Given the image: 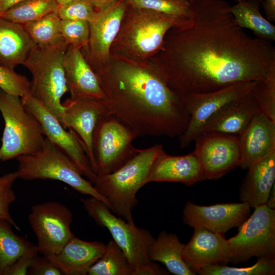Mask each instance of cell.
<instances>
[{"instance_id":"3957f363","label":"cell","mask_w":275,"mask_h":275,"mask_svg":"<svg viewBox=\"0 0 275 275\" xmlns=\"http://www.w3.org/2000/svg\"><path fill=\"white\" fill-rule=\"evenodd\" d=\"M162 150L160 144L138 149L125 163L114 172L97 175L93 184L107 200L111 211L129 223L134 224L132 210L138 203L136 194L146 184L151 166Z\"/></svg>"},{"instance_id":"ab89813d","label":"cell","mask_w":275,"mask_h":275,"mask_svg":"<svg viewBox=\"0 0 275 275\" xmlns=\"http://www.w3.org/2000/svg\"><path fill=\"white\" fill-rule=\"evenodd\" d=\"M38 254L37 249L21 256L3 272V275H26L34 257Z\"/></svg>"},{"instance_id":"f6af8a7d","label":"cell","mask_w":275,"mask_h":275,"mask_svg":"<svg viewBox=\"0 0 275 275\" xmlns=\"http://www.w3.org/2000/svg\"><path fill=\"white\" fill-rule=\"evenodd\" d=\"M266 205L270 208L275 209V184L273 185Z\"/></svg>"},{"instance_id":"44dd1931","label":"cell","mask_w":275,"mask_h":275,"mask_svg":"<svg viewBox=\"0 0 275 275\" xmlns=\"http://www.w3.org/2000/svg\"><path fill=\"white\" fill-rule=\"evenodd\" d=\"M202 180L201 166L195 150L185 155L173 156L163 149L151 166L146 184L166 181L190 186Z\"/></svg>"},{"instance_id":"5b68a950","label":"cell","mask_w":275,"mask_h":275,"mask_svg":"<svg viewBox=\"0 0 275 275\" xmlns=\"http://www.w3.org/2000/svg\"><path fill=\"white\" fill-rule=\"evenodd\" d=\"M68 46L64 40L49 46L36 45L23 64L32 76V80L30 81V95L40 102L62 125L63 107L61 99L68 91L64 60Z\"/></svg>"},{"instance_id":"603a6c76","label":"cell","mask_w":275,"mask_h":275,"mask_svg":"<svg viewBox=\"0 0 275 275\" xmlns=\"http://www.w3.org/2000/svg\"><path fill=\"white\" fill-rule=\"evenodd\" d=\"M105 248V244L102 242L85 241L74 235L58 253L47 257L63 274L86 275L101 257Z\"/></svg>"},{"instance_id":"ee69618b","label":"cell","mask_w":275,"mask_h":275,"mask_svg":"<svg viewBox=\"0 0 275 275\" xmlns=\"http://www.w3.org/2000/svg\"><path fill=\"white\" fill-rule=\"evenodd\" d=\"M117 0H91L96 9L100 10Z\"/></svg>"},{"instance_id":"30bf717a","label":"cell","mask_w":275,"mask_h":275,"mask_svg":"<svg viewBox=\"0 0 275 275\" xmlns=\"http://www.w3.org/2000/svg\"><path fill=\"white\" fill-rule=\"evenodd\" d=\"M238 228V233L228 239L230 262H246L254 257L275 258V209L266 204L257 206Z\"/></svg>"},{"instance_id":"b9f144b4","label":"cell","mask_w":275,"mask_h":275,"mask_svg":"<svg viewBox=\"0 0 275 275\" xmlns=\"http://www.w3.org/2000/svg\"><path fill=\"white\" fill-rule=\"evenodd\" d=\"M264 12L267 19L270 21H275V0L262 1Z\"/></svg>"},{"instance_id":"83f0119b","label":"cell","mask_w":275,"mask_h":275,"mask_svg":"<svg viewBox=\"0 0 275 275\" xmlns=\"http://www.w3.org/2000/svg\"><path fill=\"white\" fill-rule=\"evenodd\" d=\"M12 225L0 219V275L23 255L37 249L36 245L16 235Z\"/></svg>"},{"instance_id":"f1b7e54d","label":"cell","mask_w":275,"mask_h":275,"mask_svg":"<svg viewBox=\"0 0 275 275\" xmlns=\"http://www.w3.org/2000/svg\"><path fill=\"white\" fill-rule=\"evenodd\" d=\"M133 269L123 252L113 239L105 244L101 257L90 268L88 275H133Z\"/></svg>"},{"instance_id":"d4e9b609","label":"cell","mask_w":275,"mask_h":275,"mask_svg":"<svg viewBox=\"0 0 275 275\" xmlns=\"http://www.w3.org/2000/svg\"><path fill=\"white\" fill-rule=\"evenodd\" d=\"M36 45L22 24L0 17V64L13 69L23 65Z\"/></svg>"},{"instance_id":"d6a6232c","label":"cell","mask_w":275,"mask_h":275,"mask_svg":"<svg viewBox=\"0 0 275 275\" xmlns=\"http://www.w3.org/2000/svg\"><path fill=\"white\" fill-rule=\"evenodd\" d=\"M128 7L155 11L185 20L189 15V3L183 0H126Z\"/></svg>"},{"instance_id":"4fadbf2b","label":"cell","mask_w":275,"mask_h":275,"mask_svg":"<svg viewBox=\"0 0 275 275\" xmlns=\"http://www.w3.org/2000/svg\"><path fill=\"white\" fill-rule=\"evenodd\" d=\"M194 142V150L201 166L204 180L218 179L241 163L239 135L203 133Z\"/></svg>"},{"instance_id":"d6986e66","label":"cell","mask_w":275,"mask_h":275,"mask_svg":"<svg viewBox=\"0 0 275 275\" xmlns=\"http://www.w3.org/2000/svg\"><path fill=\"white\" fill-rule=\"evenodd\" d=\"M62 105L63 125L65 128L73 129L79 135L91 168L95 172L93 134L98 119L108 111L102 101L92 99H68L62 103Z\"/></svg>"},{"instance_id":"bcb514c9","label":"cell","mask_w":275,"mask_h":275,"mask_svg":"<svg viewBox=\"0 0 275 275\" xmlns=\"http://www.w3.org/2000/svg\"><path fill=\"white\" fill-rule=\"evenodd\" d=\"M56 2L58 4L59 6L63 5L68 3H70L74 0H55Z\"/></svg>"},{"instance_id":"4316f807","label":"cell","mask_w":275,"mask_h":275,"mask_svg":"<svg viewBox=\"0 0 275 275\" xmlns=\"http://www.w3.org/2000/svg\"><path fill=\"white\" fill-rule=\"evenodd\" d=\"M259 4L245 0L231 6L230 11L237 25L253 31L258 38L275 41V25L261 14Z\"/></svg>"},{"instance_id":"8fae6325","label":"cell","mask_w":275,"mask_h":275,"mask_svg":"<svg viewBox=\"0 0 275 275\" xmlns=\"http://www.w3.org/2000/svg\"><path fill=\"white\" fill-rule=\"evenodd\" d=\"M29 221L37 239L38 252L41 255L57 254L74 236L70 229L72 213L57 202L33 205Z\"/></svg>"},{"instance_id":"7a4b0ae2","label":"cell","mask_w":275,"mask_h":275,"mask_svg":"<svg viewBox=\"0 0 275 275\" xmlns=\"http://www.w3.org/2000/svg\"><path fill=\"white\" fill-rule=\"evenodd\" d=\"M111 55L93 69L105 95L108 112L138 136H180L189 114L182 96L172 90L153 64Z\"/></svg>"},{"instance_id":"f35d334b","label":"cell","mask_w":275,"mask_h":275,"mask_svg":"<svg viewBox=\"0 0 275 275\" xmlns=\"http://www.w3.org/2000/svg\"><path fill=\"white\" fill-rule=\"evenodd\" d=\"M28 274L31 275H62L60 269L47 257L38 254L34 257Z\"/></svg>"},{"instance_id":"e0dca14e","label":"cell","mask_w":275,"mask_h":275,"mask_svg":"<svg viewBox=\"0 0 275 275\" xmlns=\"http://www.w3.org/2000/svg\"><path fill=\"white\" fill-rule=\"evenodd\" d=\"M182 257L197 274L206 267L227 265L231 261V251L224 235L195 228L190 240L185 244Z\"/></svg>"},{"instance_id":"ffe728a7","label":"cell","mask_w":275,"mask_h":275,"mask_svg":"<svg viewBox=\"0 0 275 275\" xmlns=\"http://www.w3.org/2000/svg\"><path fill=\"white\" fill-rule=\"evenodd\" d=\"M252 91L224 106L205 124L200 134L221 133L240 135L261 112Z\"/></svg>"},{"instance_id":"484cf974","label":"cell","mask_w":275,"mask_h":275,"mask_svg":"<svg viewBox=\"0 0 275 275\" xmlns=\"http://www.w3.org/2000/svg\"><path fill=\"white\" fill-rule=\"evenodd\" d=\"M184 246L176 234L162 231L149 249V258L151 261L162 263L170 272L174 274H196L183 259Z\"/></svg>"},{"instance_id":"9a60e30c","label":"cell","mask_w":275,"mask_h":275,"mask_svg":"<svg viewBox=\"0 0 275 275\" xmlns=\"http://www.w3.org/2000/svg\"><path fill=\"white\" fill-rule=\"evenodd\" d=\"M128 9L126 0H117L99 10L89 22L90 36L85 57L93 69L105 65L109 60L112 46Z\"/></svg>"},{"instance_id":"836d02e7","label":"cell","mask_w":275,"mask_h":275,"mask_svg":"<svg viewBox=\"0 0 275 275\" xmlns=\"http://www.w3.org/2000/svg\"><path fill=\"white\" fill-rule=\"evenodd\" d=\"M252 91L261 112L275 121V62L270 65L266 77L256 81Z\"/></svg>"},{"instance_id":"cb8c5ba5","label":"cell","mask_w":275,"mask_h":275,"mask_svg":"<svg viewBox=\"0 0 275 275\" xmlns=\"http://www.w3.org/2000/svg\"><path fill=\"white\" fill-rule=\"evenodd\" d=\"M239 189V199L251 207L265 205L275 181V151L248 169Z\"/></svg>"},{"instance_id":"4dcf8cb0","label":"cell","mask_w":275,"mask_h":275,"mask_svg":"<svg viewBox=\"0 0 275 275\" xmlns=\"http://www.w3.org/2000/svg\"><path fill=\"white\" fill-rule=\"evenodd\" d=\"M61 20L57 11L22 25L36 45L49 46L64 40L60 32Z\"/></svg>"},{"instance_id":"74e56055","label":"cell","mask_w":275,"mask_h":275,"mask_svg":"<svg viewBox=\"0 0 275 275\" xmlns=\"http://www.w3.org/2000/svg\"><path fill=\"white\" fill-rule=\"evenodd\" d=\"M17 178L16 171L0 176V219L7 221L19 231V227L12 217L9 211L10 205L16 200L13 185Z\"/></svg>"},{"instance_id":"8d00e7d4","label":"cell","mask_w":275,"mask_h":275,"mask_svg":"<svg viewBox=\"0 0 275 275\" xmlns=\"http://www.w3.org/2000/svg\"><path fill=\"white\" fill-rule=\"evenodd\" d=\"M98 11L91 0H74L60 5L58 9L61 20L92 21Z\"/></svg>"},{"instance_id":"7402d4cb","label":"cell","mask_w":275,"mask_h":275,"mask_svg":"<svg viewBox=\"0 0 275 275\" xmlns=\"http://www.w3.org/2000/svg\"><path fill=\"white\" fill-rule=\"evenodd\" d=\"M239 138L242 154L239 167L245 170L275 151V121L260 112Z\"/></svg>"},{"instance_id":"60d3db41","label":"cell","mask_w":275,"mask_h":275,"mask_svg":"<svg viewBox=\"0 0 275 275\" xmlns=\"http://www.w3.org/2000/svg\"><path fill=\"white\" fill-rule=\"evenodd\" d=\"M168 272L158 265L151 261L136 271L134 275H163L168 274Z\"/></svg>"},{"instance_id":"d590c367","label":"cell","mask_w":275,"mask_h":275,"mask_svg":"<svg viewBox=\"0 0 275 275\" xmlns=\"http://www.w3.org/2000/svg\"><path fill=\"white\" fill-rule=\"evenodd\" d=\"M31 82L14 69L0 64V89L10 94L22 98L30 94Z\"/></svg>"},{"instance_id":"7c38bea8","label":"cell","mask_w":275,"mask_h":275,"mask_svg":"<svg viewBox=\"0 0 275 275\" xmlns=\"http://www.w3.org/2000/svg\"><path fill=\"white\" fill-rule=\"evenodd\" d=\"M256 81L238 82L209 93L183 95L190 118L186 129L179 137L180 147L189 146L215 114L229 102L251 92Z\"/></svg>"},{"instance_id":"e575fe53","label":"cell","mask_w":275,"mask_h":275,"mask_svg":"<svg viewBox=\"0 0 275 275\" xmlns=\"http://www.w3.org/2000/svg\"><path fill=\"white\" fill-rule=\"evenodd\" d=\"M60 32L62 38L69 45L80 49L87 46L90 36L89 22L61 20Z\"/></svg>"},{"instance_id":"5bb4252c","label":"cell","mask_w":275,"mask_h":275,"mask_svg":"<svg viewBox=\"0 0 275 275\" xmlns=\"http://www.w3.org/2000/svg\"><path fill=\"white\" fill-rule=\"evenodd\" d=\"M26 108L40 122L44 135L67 155L92 183L96 178L82 142L72 131H68L59 121L30 94L21 98Z\"/></svg>"},{"instance_id":"c3c4849f","label":"cell","mask_w":275,"mask_h":275,"mask_svg":"<svg viewBox=\"0 0 275 275\" xmlns=\"http://www.w3.org/2000/svg\"><path fill=\"white\" fill-rule=\"evenodd\" d=\"M183 1H184L190 3V2H193V1H197V0H183Z\"/></svg>"},{"instance_id":"681fc988","label":"cell","mask_w":275,"mask_h":275,"mask_svg":"<svg viewBox=\"0 0 275 275\" xmlns=\"http://www.w3.org/2000/svg\"><path fill=\"white\" fill-rule=\"evenodd\" d=\"M234 1L236 2V3H237V2H241V1H243L245 0H234Z\"/></svg>"},{"instance_id":"ba28073f","label":"cell","mask_w":275,"mask_h":275,"mask_svg":"<svg viewBox=\"0 0 275 275\" xmlns=\"http://www.w3.org/2000/svg\"><path fill=\"white\" fill-rule=\"evenodd\" d=\"M81 201L89 216L111 233L132 267L133 275L151 261L148 250L155 238L148 230L117 216L105 203L94 197L81 199Z\"/></svg>"},{"instance_id":"2e32d148","label":"cell","mask_w":275,"mask_h":275,"mask_svg":"<svg viewBox=\"0 0 275 275\" xmlns=\"http://www.w3.org/2000/svg\"><path fill=\"white\" fill-rule=\"evenodd\" d=\"M251 207L246 203L198 205L187 201L183 211V222L190 227L201 228L223 235L240 226L250 216Z\"/></svg>"},{"instance_id":"6da1fadb","label":"cell","mask_w":275,"mask_h":275,"mask_svg":"<svg viewBox=\"0 0 275 275\" xmlns=\"http://www.w3.org/2000/svg\"><path fill=\"white\" fill-rule=\"evenodd\" d=\"M226 0L189 3V15L170 29L154 65L179 95L214 92L264 79L275 62L270 41L248 34Z\"/></svg>"},{"instance_id":"ac0fdd59","label":"cell","mask_w":275,"mask_h":275,"mask_svg":"<svg viewBox=\"0 0 275 275\" xmlns=\"http://www.w3.org/2000/svg\"><path fill=\"white\" fill-rule=\"evenodd\" d=\"M64 67L70 99L105 101V95L97 75L80 49L68 46L64 56Z\"/></svg>"},{"instance_id":"52a82bcc","label":"cell","mask_w":275,"mask_h":275,"mask_svg":"<svg viewBox=\"0 0 275 275\" xmlns=\"http://www.w3.org/2000/svg\"><path fill=\"white\" fill-rule=\"evenodd\" d=\"M0 112L5 123L0 160L31 154L40 148L45 138L42 126L20 97L0 89Z\"/></svg>"},{"instance_id":"f546056e","label":"cell","mask_w":275,"mask_h":275,"mask_svg":"<svg viewBox=\"0 0 275 275\" xmlns=\"http://www.w3.org/2000/svg\"><path fill=\"white\" fill-rule=\"evenodd\" d=\"M59 5L55 0H25L1 13L0 17L23 24L57 11Z\"/></svg>"},{"instance_id":"8992f818","label":"cell","mask_w":275,"mask_h":275,"mask_svg":"<svg viewBox=\"0 0 275 275\" xmlns=\"http://www.w3.org/2000/svg\"><path fill=\"white\" fill-rule=\"evenodd\" d=\"M17 178L25 180H56L63 182L77 192L94 197L109 207L107 200L100 195L93 183L82 175L70 158L45 138L36 152L16 158Z\"/></svg>"},{"instance_id":"7bdbcfd3","label":"cell","mask_w":275,"mask_h":275,"mask_svg":"<svg viewBox=\"0 0 275 275\" xmlns=\"http://www.w3.org/2000/svg\"><path fill=\"white\" fill-rule=\"evenodd\" d=\"M25 0H0V14Z\"/></svg>"},{"instance_id":"9c48e42d","label":"cell","mask_w":275,"mask_h":275,"mask_svg":"<svg viewBox=\"0 0 275 275\" xmlns=\"http://www.w3.org/2000/svg\"><path fill=\"white\" fill-rule=\"evenodd\" d=\"M138 135L108 112L98 120L92 137L96 175L109 174L125 163L138 149L132 141Z\"/></svg>"},{"instance_id":"7dc6e473","label":"cell","mask_w":275,"mask_h":275,"mask_svg":"<svg viewBox=\"0 0 275 275\" xmlns=\"http://www.w3.org/2000/svg\"><path fill=\"white\" fill-rule=\"evenodd\" d=\"M249 1L254 2L255 3H257L259 4L260 3H262V1H263V0H249Z\"/></svg>"},{"instance_id":"1f68e13d","label":"cell","mask_w":275,"mask_h":275,"mask_svg":"<svg viewBox=\"0 0 275 275\" xmlns=\"http://www.w3.org/2000/svg\"><path fill=\"white\" fill-rule=\"evenodd\" d=\"M200 275H273L275 274V258H259L254 264L247 267L213 265L199 270Z\"/></svg>"},{"instance_id":"277c9868","label":"cell","mask_w":275,"mask_h":275,"mask_svg":"<svg viewBox=\"0 0 275 275\" xmlns=\"http://www.w3.org/2000/svg\"><path fill=\"white\" fill-rule=\"evenodd\" d=\"M127 13L112 48L117 50L115 56L138 62H145L156 54L169 31L185 20L129 7Z\"/></svg>"}]
</instances>
